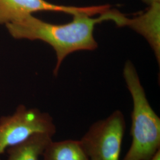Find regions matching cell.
I'll list each match as a JSON object with an SVG mask.
<instances>
[{
	"instance_id": "cell-9",
	"label": "cell",
	"mask_w": 160,
	"mask_h": 160,
	"mask_svg": "<svg viewBox=\"0 0 160 160\" xmlns=\"http://www.w3.org/2000/svg\"><path fill=\"white\" fill-rule=\"evenodd\" d=\"M149 160H160V149L156 152V153Z\"/></svg>"
},
{
	"instance_id": "cell-3",
	"label": "cell",
	"mask_w": 160,
	"mask_h": 160,
	"mask_svg": "<svg viewBox=\"0 0 160 160\" xmlns=\"http://www.w3.org/2000/svg\"><path fill=\"white\" fill-rule=\"evenodd\" d=\"M126 122L120 110L93 123L80 141L90 160H120Z\"/></svg>"
},
{
	"instance_id": "cell-5",
	"label": "cell",
	"mask_w": 160,
	"mask_h": 160,
	"mask_svg": "<svg viewBox=\"0 0 160 160\" xmlns=\"http://www.w3.org/2000/svg\"><path fill=\"white\" fill-rule=\"evenodd\" d=\"M106 10V5L80 7L57 5L45 0H0V24L15 22L35 12H61L72 16L86 14L93 16L103 14Z\"/></svg>"
},
{
	"instance_id": "cell-8",
	"label": "cell",
	"mask_w": 160,
	"mask_h": 160,
	"mask_svg": "<svg viewBox=\"0 0 160 160\" xmlns=\"http://www.w3.org/2000/svg\"><path fill=\"white\" fill-rule=\"evenodd\" d=\"M43 160H90L80 141L52 140L42 155Z\"/></svg>"
},
{
	"instance_id": "cell-1",
	"label": "cell",
	"mask_w": 160,
	"mask_h": 160,
	"mask_svg": "<svg viewBox=\"0 0 160 160\" xmlns=\"http://www.w3.org/2000/svg\"><path fill=\"white\" fill-rule=\"evenodd\" d=\"M119 14L116 10H109L97 18L78 14L73 16L71 22L63 24L47 23L31 14L6 26L16 39L42 40L51 45L57 54V63L54 70L57 74L63 59L71 53L96 49L97 43L93 36L94 26L104 21L116 23Z\"/></svg>"
},
{
	"instance_id": "cell-7",
	"label": "cell",
	"mask_w": 160,
	"mask_h": 160,
	"mask_svg": "<svg viewBox=\"0 0 160 160\" xmlns=\"http://www.w3.org/2000/svg\"><path fill=\"white\" fill-rule=\"evenodd\" d=\"M52 138L47 133H35L23 142L7 149V160H39Z\"/></svg>"
},
{
	"instance_id": "cell-6",
	"label": "cell",
	"mask_w": 160,
	"mask_h": 160,
	"mask_svg": "<svg viewBox=\"0 0 160 160\" xmlns=\"http://www.w3.org/2000/svg\"><path fill=\"white\" fill-rule=\"evenodd\" d=\"M149 6L148 10L142 15L132 19L127 17L125 26L131 27L144 36L160 61V1L151 2Z\"/></svg>"
},
{
	"instance_id": "cell-10",
	"label": "cell",
	"mask_w": 160,
	"mask_h": 160,
	"mask_svg": "<svg viewBox=\"0 0 160 160\" xmlns=\"http://www.w3.org/2000/svg\"><path fill=\"white\" fill-rule=\"evenodd\" d=\"M143 1L146 3H147L148 4L153 2H157V1H160V0H143Z\"/></svg>"
},
{
	"instance_id": "cell-4",
	"label": "cell",
	"mask_w": 160,
	"mask_h": 160,
	"mask_svg": "<svg viewBox=\"0 0 160 160\" xmlns=\"http://www.w3.org/2000/svg\"><path fill=\"white\" fill-rule=\"evenodd\" d=\"M56 132L57 128L49 113L20 105L12 115L0 118V160L7 149L35 133H47L53 137Z\"/></svg>"
},
{
	"instance_id": "cell-2",
	"label": "cell",
	"mask_w": 160,
	"mask_h": 160,
	"mask_svg": "<svg viewBox=\"0 0 160 160\" xmlns=\"http://www.w3.org/2000/svg\"><path fill=\"white\" fill-rule=\"evenodd\" d=\"M124 78L133 100L131 147L122 160H149L160 149V119L146 97L133 64L128 61Z\"/></svg>"
}]
</instances>
